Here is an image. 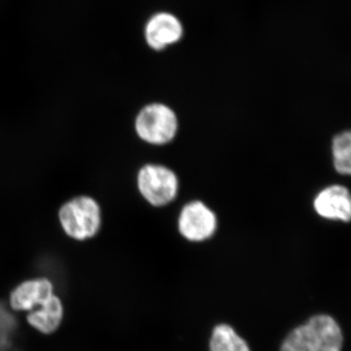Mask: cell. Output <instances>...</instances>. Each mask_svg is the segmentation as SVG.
Here are the masks:
<instances>
[{
    "label": "cell",
    "instance_id": "6da1fadb",
    "mask_svg": "<svg viewBox=\"0 0 351 351\" xmlns=\"http://www.w3.org/2000/svg\"><path fill=\"white\" fill-rule=\"evenodd\" d=\"M343 332L326 314L315 315L284 339L280 351H341Z\"/></svg>",
    "mask_w": 351,
    "mask_h": 351
},
{
    "label": "cell",
    "instance_id": "7a4b0ae2",
    "mask_svg": "<svg viewBox=\"0 0 351 351\" xmlns=\"http://www.w3.org/2000/svg\"><path fill=\"white\" fill-rule=\"evenodd\" d=\"M64 232L75 240L93 237L101 228V208L89 196H80L64 203L59 211Z\"/></svg>",
    "mask_w": 351,
    "mask_h": 351
},
{
    "label": "cell",
    "instance_id": "3957f363",
    "mask_svg": "<svg viewBox=\"0 0 351 351\" xmlns=\"http://www.w3.org/2000/svg\"><path fill=\"white\" fill-rule=\"evenodd\" d=\"M135 128L138 137L149 144H167L177 134L178 119L167 106L152 104L138 113Z\"/></svg>",
    "mask_w": 351,
    "mask_h": 351
},
{
    "label": "cell",
    "instance_id": "277c9868",
    "mask_svg": "<svg viewBox=\"0 0 351 351\" xmlns=\"http://www.w3.org/2000/svg\"><path fill=\"white\" fill-rule=\"evenodd\" d=\"M138 188L147 202L156 207L174 200L179 189L175 173L161 165H145L138 174Z\"/></svg>",
    "mask_w": 351,
    "mask_h": 351
},
{
    "label": "cell",
    "instance_id": "5b68a950",
    "mask_svg": "<svg viewBox=\"0 0 351 351\" xmlns=\"http://www.w3.org/2000/svg\"><path fill=\"white\" fill-rule=\"evenodd\" d=\"M217 217L200 201H193L182 208L179 218V230L189 241L209 239L216 232Z\"/></svg>",
    "mask_w": 351,
    "mask_h": 351
},
{
    "label": "cell",
    "instance_id": "8992f818",
    "mask_svg": "<svg viewBox=\"0 0 351 351\" xmlns=\"http://www.w3.org/2000/svg\"><path fill=\"white\" fill-rule=\"evenodd\" d=\"M184 36L181 21L170 12L154 13L144 27L145 43L151 49L159 52L179 43Z\"/></svg>",
    "mask_w": 351,
    "mask_h": 351
},
{
    "label": "cell",
    "instance_id": "52a82bcc",
    "mask_svg": "<svg viewBox=\"0 0 351 351\" xmlns=\"http://www.w3.org/2000/svg\"><path fill=\"white\" fill-rule=\"evenodd\" d=\"M54 295V286L47 278L24 281L10 293L9 304L15 311L31 313Z\"/></svg>",
    "mask_w": 351,
    "mask_h": 351
},
{
    "label": "cell",
    "instance_id": "ba28073f",
    "mask_svg": "<svg viewBox=\"0 0 351 351\" xmlns=\"http://www.w3.org/2000/svg\"><path fill=\"white\" fill-rule=\"evenodd\" d=\"M316 213L328 219L348 223L351 218V198L343 186H331L321 191L313 203Z\"/></svg>",
    "mask_w": 351,
    "mask_h": 351
},
{
    "label": "cell",
    "instance_id": "9c48e42d",
    "mask_svg": "<svg viewBox=\"0 0 351 351\" xmlns=\"http://www.w3.org/2000/svg\"><path fill=\"white\" fill-rule=\"evenodd\" d=\"M63 316V302L54 294L38 308L29 313L27 320L32 328L47 335L56 331L61 325Z\"/></svg>",
    "mask_w": 351,
    "mask_h": 351
},
{
    "label": "cell",
    "instance_id": "30bf717a",
    "mask_svg": "<svg viewBox=\"0 0 351 351\" xmlns=\"http://www.w3.org/2000/svg\"><path fill=\"white\" fill-rule=\"evenodd\" d=\"M210 351H251L241 337L230 325L214 328L210 341Z\"/></svg>",
    "mask_w": 351,
    "mask_h": 351
},
{
    "label": "cell",
    "instance_id": "8fae6325",
    "mask_svg": "<svg viewBox=\"0 0 351 351\" xmlns=\"http://www.w3.org/2000/svg\"><path fill=\"white\" fill-rule=\"evenodd\" d=\"M332 158L335 169L341 175L351 172V134L350 131L339 134L332 140Z\"/></svg>",
    "mask_w": 351,
    "mask_h": 351
},
{
    "label": "cell",
    "instance_id": "7c38bea8",
    "mask_svg": "<svg viewBox=\"0 0 351 351\" xmlns=\"http://www.w3.org/2000/svg\"><path fill=\"white\" fill-rule=\"evenodd\" d=\"M14 321L6 311L0 309V351H7L10 348L9 334L12 331Z\"/></svg>",
    "mask_w": 351,
    "mask_h": 351
}]
</instances>
